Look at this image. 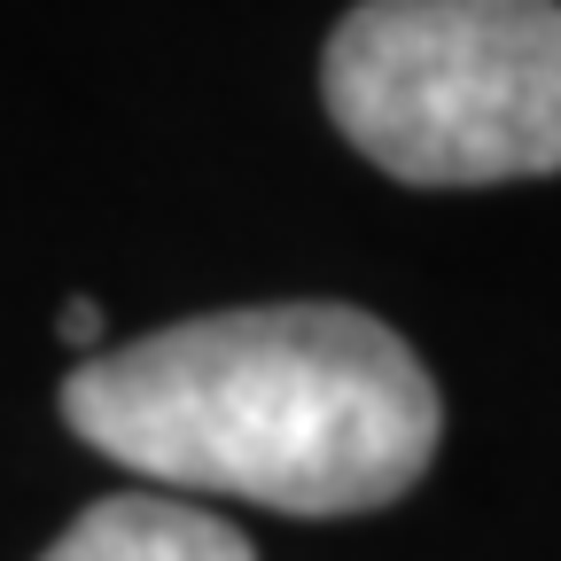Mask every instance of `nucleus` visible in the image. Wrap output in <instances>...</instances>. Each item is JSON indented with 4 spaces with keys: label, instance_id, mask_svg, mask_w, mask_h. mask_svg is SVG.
<instances>
[{
    "label": "nucleus",
    "instance_id": "nucleus-2",
    "mask_svg": "<svg viewBox=\"0 0 561 561\" xmlns=\"http://www.w3.org/2000/svg\"><path fill=\"white\" fill-rule=\"evenodd\" d=\"M335 133L405 187L561 172V0H359L320 62Z\"/></svg>",
    "mask_w": 561,
    "mask_h": 561
},
{
    "label": "nucleus",
    "instance_id": "nucleus-4",
    "mask_svg": "<svg viewBox=\"0 0 561 561\" xmlns=\"http://www.w3.org/2000/svg\"><path fill=\"white\" fill-rule=\"evenodd\" d=\"M62 335H70V343H102V312H94L87 297H79V305H62Z\"/></svg>",
    "mask_w": 561,
    "mask_h": 561
},
{
    "label": "nucleus",
    "instance_id": "nucleus-1",
    "mask_svg": "<svg viewBox=\"0 0 561 561\" xmlns=\"http://www.w3.org/2000/svg\"><path fill=\"white\" fill-rule=\"evenodd\" d=\"M94 453L172 491L280 515L390 507L437 460V382L398 328L351 305H250L157 328L62 382Z\"/></svg>",
    "mask_w": 561,
    "mask_h": 561
},
{
    "label": "nucleus",
    "instance_id": "nucleus-3",
    "mask_svg": "<svg viewBox=\"0 0 561 561\" xmlns=\"http://www.w3.org/2000/svg\"><path fill=\"white\" fill-rule=\"evenodd\" d=\"M39 561H257L250 538L203 507L157 500V491H117L87 507Z\"/></svg>",
    "mask_w": 561,
    "mask_h": 561
}]
</instances>
